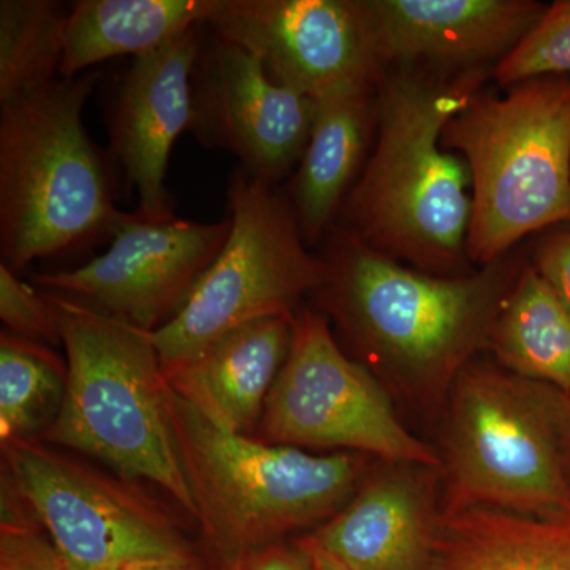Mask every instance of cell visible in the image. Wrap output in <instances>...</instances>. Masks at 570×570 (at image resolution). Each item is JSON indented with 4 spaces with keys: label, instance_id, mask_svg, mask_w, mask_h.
I'll return each mask as SVG.
<instances>
[{
    "label": "cell",
    "instance_id": "7402d4cb",
    "mask_svg": "<svg viewBox=\"0 0 570 570\" xmlns=\"http://www.w3.org/2000/svg\"><path fill=\"white\" fill-rule=\"evenodd\" d=\"M69 13L55 0L0 2V105L56 82Z\"/></svg>",
    "mask_w": 570,
    "mask_h": 570
},
{
    "label": "cell",
    "instance_id": "ac0fdd59",
    "mask_svg": "<svg viewBox=\"0 0 570 570\" xmlns=\"http://www.w3.org/2000/svg\"><path fill=\"white\" fill-rule=\"evenodd\" d=\"M376 88L316 100L313 129L287 197L309 247L336 227L337 214L365 168L376 132Z\"/></svg>",
    "mask_w": 570,
    "mask_h": 570
},
{
    "label": "cell",
    "instance_id": "7a4b0ae2",
    "mask_svg": "<svg viewBox=\"0 0 570 570\" xmlns=\"http://www.w3.org/2000/svg\"><path fill=\"white\" fill-rule=\"evenodd\" d=\"M489 73L389 67L376 88L373 149L336 225L420 272L471 273V175L441 137Z\"/></svg>",
    "mask_w": 570,
    "mask_h": 570
},
{
    "label": "cell",
    "instance_id": "9c48e42d",
    "mask_svg": "<svg viewBox=\"0 0 570 570\" xmlns=\"http://www.w3.org/2000/svg\"><path fill=\"white\" fill-rule=\"evenodd\" d=\"M266 442L360 453L441 469L436 449L397 417L387 387L340 347L322 314L298 311L283 370L266 401Z\"/></svg>",
    "mask_w": 570,
    "mask_h": 570
},
{
    "label": "cell",
    "instance_id": "5bb4252c",
    "mask_svg": "<svg viewBox=\"0 0 570 570\" xmlns=\"http://www.w3.org/2000/svg\"><path fill=\"white\" fill-rule=\"evenodd\" d=\"M441 520V469L377 460L351 501L306 538L347 570H430Z\"/></svg>",
    "mask_w": 570,
    "mask_h": 570
},
{
    "label": "cell",
    "instance_id": "4316f807",
    "mask_svg": "<svg viewBox=\"0 0 570 570\" xmlns=\"http://www.w3.org/2000/svg\"><path fill=\"white\" fill-rule=\"evenodd\" d=\"M309 554L302 539L269 543L234 561L224 562L223 570H309Z\"/></svg>",
    "mask_w": 570,
    "mask_h": 570
},
{
    "label": "cell",
    "instance_id": "83f0119b",
    "mask_svg": "<svg viewBox=\"0 0 570 570\" xmlns=\"http://www.w3.org/2000/svg\"><path fill=\"white\" fill-rule=\"evenodd\" d=\"M557 417L562 464L570 483V393L558 392Z\"/></svg>",
    "mask_w": 570,
    "mask_h": 570
},
{
    "label": "cell",
    "instance_id": "f1b7e54d",
    "mask_svg": "<svg viewBox=\"0 0 570 570\" xmlns=\"http://www.w3.org/2000/svg\"><path fill=\"white\" fill-rule=\"evenodd\" d=\"M302 542L305 543L307 554H309V570H347L340 562L333 560L330 554H326L324 550L318 549L316 543L311 542L306 535L302 538Z\"/></svg>",
    "mask_w": 570,
    "mask_h": 570
},
{
    "label": "cell",
    "instance_id": "e0dca14e",
    "mask_svg": "<svg viewBox=\"0 0 570 570\" xmlns=\"http://www.w3.org/2000/svg\"><path fill=\"white\" fill-rule=\"evenodd\" d=\"M294 318H262L225 333L164 373L168 387L214 425L247 436L287 360Z\"/></svg>",
    "mask_w": 570,
    "mask_h": 570
},
{
    "label": "cell",
    "instance_id": "2e32d148",
    "mask_svg": "<svg viewBox=\"0 0 570 570\" xmlns=\"http://www.w3.org/2000/svg\"><path fill=\"white\" fill-rule=\"evenodd\" d=\"M385 69L460 73L505 58L542 18L535 0H365ZM493 67V69H494Z\"/></svg>",
    "mask_w": 570,
    "mask_h": 570
},
{
    "label": "cell",
    "instance_id": "ffe728a7",
    "mask_svg": "<svg viewBox=\"0 0 570 570\" xmlns=\"http://www.w3.org/2000/svg\"><path fill=\"white\" fill-rule=\"evenodd\" d=\"M217 7L219 0H80L67 20L63 80L108 59L159 50L205 26Z\"/></svg>",
    "mask_w": 570,
    "mask_h": 570
},
{
    "label": "cell",
    "instance_id": "5b68a950",
    "mask_svg": "<svg viewBox=\"0 0 570 570\" xmlns=\"http://www.w3.org/2000/svg\"><path fill=\"white\" fill-rule=\"evenodd\" d=\"M170 412L197 519L224 562L335 517L376 459L311 453L214 425L170 389Z\"/></svg>",
    "mask_w": 570,
    "mask_h": 570
},
{
    "label": "cell",
    "instance_id": "3957f363",
    "mask_svg": "<svg viewBox=\"0 0 570 570\" xmlns=\"http://www.w3.org/2000/svg\"><path fill=\"white\" fill-rule=\"evenodd\" d=\"M45 295L66 348L67 387L43 436L104 461L124 478L149 480L197 517L153 333L69 296Z\"/></svg>",
    "mask_w": 570,
    "mask_h": 570
},
{
    "label": "cell",
    "instance_id": "cb8c5ba5",
    "mask_svg": "<svg viewBox=\"0 0 570 570\" xmlns=\"http://www.w3.org/2000/svg\"><path fill=\"white\" fill-rule=\"evenodd\" d=\"M502 88L540 77L570 75V0L547 6L531 32L493 69Z\"/></svg>",
    "mask_w": 570,
    "mask_h": 570
},
{
    "label": "cell",
    "instance_id": "484cf974",
    "mask_svg": "<svg viewBox=\"0 0 570 570\" xmlns=\"http://www.w3.org/2000/svg\"><path fill=\"white\" fill-rule=\"evenodd\" d=\"M532 266L570 311V225H561L542 236Z\"/></svg>",
    "mask_w": 570,
    "mask_h": 570
},
{
    "label": "cell",
    "instance_id": "7c38bea8",
    "mask_svg": "<svg viewBox=\"0 0 570 570\" xmlns=\"http://www.w3.org/2000/svg\"><path fill=\"white\" fill-rule=\"evenodd\" d=\"M230 227L228 216L204 224L127 213L107 253L70 272L36 275L33 283L153 333L181 309Z\"/></svg>",
    "mask_w": 570,
    "mask_h": 570
},
{
    "label": "cell",
    "instance_id": "30bf717a",
    "mask_svg": "<svg viewBox=\"0 0 570 570\" xmlns=\"http://www.w3.org/2000/svg\"><path fill=\"white\" fill-rule=\"evenodd\" d=\"M2 449L7 478L75 569L193 564L171 521L121 483L31 439Z\"/></svg>",
    "mask_w": 570,
    "mask_h": 570
},
{
    "label": "cell",
    "instance_id": "ba28073f",
    "mask_svg": "<svg viewBox=\"0 0 570 570\" xmlns=\"http://www.w3.org/2000/svg\"><path fill=\"white\" fill-rule=\"evenodd\" d=\"M230 234L178 314L153 332L164 373L225 333L269 317H295L318 291L324 262L303 238L291 202L243 168L228 189Z\"/></svg>",
    "mask_w": 570,
    "mask_h": 570
},
{
    "label": "cell",
    "instance_id": "52a82bcc",
    "mask_svg": "<svg viewBox=\"0 0 570 570\" xmlns=\"http://www.w3.org/2000/svg\"><path fill=\"white\" fill-rule=\"evenodd\" d=\"M558 392L497 363H469L445 401L442 515L469 509L523 515L570 510L558 438Z\"/></svg>",
    "mask_w": 570,
    "mask_h": 570
},
{
    "label": "cell",
    "instance_id": "8fae6325",
    "mask_svg": "<svg viewBox=\"0 0 570 570\" xmlns=\"http://www.w3.org/2000/svg\"><path fill=\"white\" fill-rule=\"evenodd\" d=\"M205 26L313 100L376 88L387 70L365 0H219Z\"/></svg>",
    "mask_w": 570,
    "mask_h": 570
},
{
    "label": "cell",
    "instance_id": "9a60e30c",
    "mask_svg": "<svg viewBox=\"0 0 570 570\" xmlns=\"http://www.w3.org/2000/svg\"><path fill=\"white\" fill-rule=\"evenodd\" d=\"M200 28L159 50L132 59L110 110L112 151L140 195L138 213L167 220L174 213L165 190L176 140L194 121V73L202 48Z\"/></svg>",
    "mask_w": 570,
    "mask_h": 570
},
{
    "label": "cell",
    "instance_id": "4fadbf2b",
    "mask_svg": "<svg viewBox=\"0 0 570 570\" xmlns=\"http://www.w3.org/2000/svg\"><path fill=\"white\" fill-rule=\"evenodd\" d=\"M316 100L279 85L238 45L202 40L194 73V134L208 148L235 154L243 170L276 184L298 167Z\"/></svg>",
    "mask_w": 570,
    "mask_h": 570
},
{
    "label": "cell",
    "instance_id": "d4e9b609",
    "mask_svg": "<svg viewBox=\"0 0 570 570\" xmlns=\"http://www.w3.org/2000/svg\"><path fill=\"white\" fill-rule=\"evenodd\" d=\"M0 318L11 335L33 343L61 341L58 317L47 295L22 283L3 264H0Z\"/></svg>",
    "mask_w": 570,
    "mask_h": 570
},
{
    "label": "cell",
    "instance_id": "d6986e66",
    "mask_svg": "<svg viewBox=\"0 0 570 570\" xmlns=\"http://www.w3.org/2000/svg\"><path fill=\"white\" fill-rule=\"evenodd\" d=\"M430 570H570V510L523 515L469 509L442 515Z\"/></svg>",
    "mask_w": 570,
    "mask_h": 570
},
{
    "label": "cell",
    "instance_id": "f546056e",
    "mask_svg": "<svg viewBox=\"0 0 570 570\" xmlns=\"http://www.w3.org/2000/svg\"><path fill=\"white\" fill-rule=\"evenodd\" d=\"M126 570H195L193 564H148Z\"/></svg>",
    "mask_w": 570,
    "mask_h": 570
},
{
    "label": "cell",
    "instance_id": "603a6c76",
    "mask_svg": "<svg viewBox=\"0 0 570 570\" xmlns=\"http://www.w3.org/2000/svg\"><path fill=\"white\" fill-rule=\"evenodd\" d=\"M67 371L40 343L11 333L0 337V441H29L61 411Z\"/></svg>",
    "mask_w": 570,
    "mask_h": 570
},
{
    "label": "cell",
    "instance_id": "8992f818",
    "mask_svg": "<svg viewBox=\"0 0 570 570\" xmlns=\"http://www.w3.org/2000/svg\"><path fill=\"white\" fill-rule=\"evenodd\" d=\"M471 175L468 257L485 266L521 239L570 225V78L479 91L442 130Z\"/></svg>",
    "mask_w": 570,
    "mask_h": 570
},
{
    "label": "cell",
    "instance_id": "277c9868",
    "mask_svg": "<svg viewBox=\"0 0 570 570\" xmlns=\"http://www.w3.org/2000/svg\"><path fill=\"white\" fill-rule=\"evenodd\" d=\"M97 71L0 105V264L24 268L118 230L127 213L82 122Z\"/></svg>",
    "mask_w": 570,
    "mask_h": 570
},
{
    "label": "cell",
    "instance_id": "44dd1931",
    "mask_svg": "<svg viewBox=\"0 0 570 570\" xmlns=\"http://www.w3.org/2000/svg\"><path fill=\"white\" fill-rule=\"evenodd\" d=\"M489 351L502 370L570 393V311L532 264L505 299Z\"/></svg>",
    "mask_w": 570,
    "mask_h": 570
},
{
    "label": "cell",
    "instance_id": "6da1fadb",
    "mask_svg": "<svg viewBox=\"0 0 570 570\" xmlns=\"http://www.w3.org/2000/svg\"><path fill=\"white\" fill-rule=\"evenodd\" d=\"M316 294L385 387L444 407L461 371L490 348L494 322L527 262L510 253L461 276L393 261L336 225L324 239Z\"/></svg>",
    "mask_w": 570,
    "mask_h": 570
}]
</instances>
